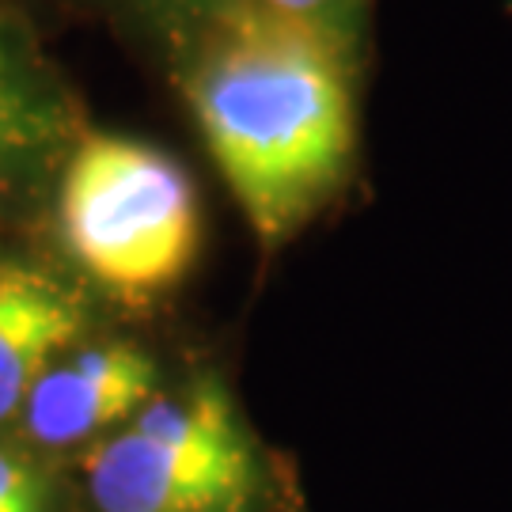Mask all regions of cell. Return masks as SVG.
Wrapping results in <instances>:
<instances>
[{"label": "cell", "mask_w": 512, "mask_h": 512, "mask_svg": "<svg viewBox=\"0 0 512 512\" xmlns=\"http://www.w3.org/2000/svg\"><path fill=\"white\" fill-rule=\"evenodd\" d=\"M346 50L255 0L220 4L186 61L209 156L266 247L342 190L357 129Z\"/></svg>", "instance_id": "1"}, {"label": "cell", "mask_w": 512, "mask_h": 512, "mask_svg": "<svg viewBox=\"0 0 512 512\" xmlns=\"http://www.w3.org/2000/svg\"><path fill=\"white\" fill-rule=\"evenodd\" d=\"M61 232L88 277L126 304H145L194 266L202 220L194 186L171 156L95 133L65 167Z\"/></svg>", "instance_id": "2"}, {"label": "cell", "mask_w": 512, "mask_h": 512, "mask_svg": "<svg viewBox=\"0 0 512 512\" xmlns=\"http://www.w3.org/2000/svg\"><path fill=\"white\" fill-rule=\"evenodd\" d=\"M95 512H255L266 471L217 380L156 395L84 456Z\"/></svg>", "instance_id": "3"}, {"label": "cell", "mask_w": 512, "mask_h": 512, "mask_svg": "<svg viewBox=\"0 0 512 512\" xmlns=\"http://www.w3.org/2000/svg\"><path fill=\"white\" fill-rule=\"evenodd\" d=\"M160 395V368L141 346H95L65 353L42 372L19 410L23 437L35 448L65 452L110 437Z\"/></svg>", "instance_id": "4"}, {"label": "cell", "mask_w": 512, "mask_h": 512, "mask_svg": "<svg viewBox=\"0 0 512 512\" xmlns=\"http://www.w3.org/2000/svg\"><path fill=\"white\" fill-rule=\"evenodd\" d=\"M88 327V308L54 274L0 262V425L19 418L31 387Z\"/></svg>", "instance_id": "5"}, {"label": "cell", "mask_w": 512, "mask_h": 512, "mask_svg": "<svg viewBox=\"0 0 512 512\" xmlns=\"http://www.w3.org/2000/svg\"><path fill=\"white\" fill-rule=\"evenodd\" d=\"M54 110L0 42V164L42 148L54 137Z\"/></svg>", "instance_id": "6"}, {"label": "cell", "mask_w": 512, "mask_h": 512, "mask_svg": "<svg viewBox=\"0 0 512 512\" xmlns=\"http://www.w3.org/2000/svg\"><path fill=\"white\" fill-rule=\"evenodd\" d=\"M0 512H57L50 471L12 440H0Z\"/></svg>", "instance_id": "7"}, {"label": "cell", "mask_w": 512, "mask_h": 512, "mask_svg": "<svg viewBox=\"0 0 512 512\" xmlns=\"http://www.w3.org/2000/svg\"><path fill=\"white\" fill-rule=\"evenodd\" d=\"M262 8H270L277 16H289L304 23L311 31L327 35L334 46H342L349 54L361 16H365V0H255Z\"/></svg>", "instance_id": "8"}]
</instances>
